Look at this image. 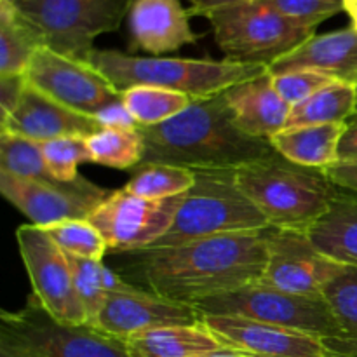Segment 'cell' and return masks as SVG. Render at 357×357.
<instances>
[{"label":"cell","mask_w":357,"mask_h":357,"mask_svg":"<svg viewBox=\"0 0 357 357\" xmlns=\"http://www.w3.org/2000/svg\"><path fill=\"white\" fill-rule=\"evenodd\" d=\"M0 171L30 180L58 181L45 164L40 145L9 132H0Z\"/></svg>","instance_id":"obj_29"},{"label":"cell","mask_w":357,"mask_h":357,"mask_svg":"<svg viewBox=\"0 0 357 357\" xmlns=\"http://www.w3.org/2000/svg\"><path fill=\"white\" fill-rule=\"evenodd\" d=\"M223 347L251 357H324V340L314 335L239 316H201Z\"/></svg>","instance_id":"obj_16"},{"label":"cell","mask_w":357,"mask_h":357,"mask_svg":"<svg viewBox=\"0 0 357 357\" xmlns=\"http://www.w3.org/2000/svg\"><path fill=\"white\" fill-rule=\"evenodd\" d=\"M324 173L337 187L357 195V160L354 162H337L324 169Z\"/></svg>","instance_id":"obj_38"},{"label":"cell","mask_w":357,"mask_h":357,"mask_svg":"<svg viewBox=\"0 0 357 357\" xmlns=\"http://www.w3.org/2000/svg\"><path fill=\"white\" fill-rule=\"evenodd\" d=\"M96 119L63 107L26 82L20 103L7 117H0V132L21 136L35 143L68 136H87L100 131Z\"/></svg>","instance_id":"obj_17"},{"label":"cell","mask_w":357,"mask_h":357,"mask_svg":"<svg viewBox=\"0 0 357 357\" xmlns=\"http://www.w3.org/2000/svg\"><path fill=\"white\" fill-rule=\"evenodd\" d=\"M345 122L286 128L271 139L279 155L298 166L328 169L338 162V143Z\"/></svg>","instance_id":"obj_22"},{"label":"cell","mask_w":357,"mask_h":357,"mask_svg":"<svg viewBox=\"0 0 357 357\" xmlns=\"http://www.w3.org/2000/svg\"><path fill=\"white\" fill-rule=\"evenodd\" d=\"M236 178L268 225L298 232H309L344 190L323 169L298 166L279 153L239 167Z\"/></svg>","instance_id":"obj_3"},{"label":"cell","mask_w":357,"mask_h":357,"mask_svg":"<svg viewBox=\"0 0 357 357\" xmlns=\"http://www.w3.org/2000/svg\"><path fill=\"white\" fill-rule=\"evenodd\" d=\"M44 230L65 253L73 257L103 260L105 255L108 253L103 236L89 220H66L45 227Z\"/></svg>","instance_id":"obj_30"},{"label":"cell","mask_w":357,"mask_h":357,"mask_svg":"<svg viewBox=\"0 0 357 357\" xmlns=\"http://www.w3.org/2000/svg\"><path fill=\"white\" fill-rule=\"evenodd\" d=\"M323 298L347 337L357 340V265H342L324 286Z\"/></svg>","instance_id":"obj_31"},{"label":"cell","mask_w":357,"mask_h":357,"mask_svg":"<svg viewBox=\"0 0 357 357\" xmlns=\"http://www.w3.org/2000/svg\"><path fill=\"white\" fill-rule=\"evenodd\" d=\"M298 68H312L337 80L357 86V30L354 26L312 35L291 52L268 66L272 75Z\"/></svg>","instance_id":"obj_20"},{"label":"cell","mask_w":357,"mask_h":357,"mask_svg":"<svg viewBox=\"0 0 357 357\" xmlns=\"http://www.w3.org/2000/svg\"><path fill=\"white\" fill-rule=\"evenodd\" d=\"M98 126L101 129H119V131H135L139 128L136 119L132 117L131 112L126 108L122 98L112 101V103L105 105L101 110L94 114Z\"/></svg>","instance_id":"obj_36"},{"label":"cell","mask_w":357,"mask_h":357,"mask_svg":"<svg viewBox=\"0 0 357 357\" xmlns=\"http://www.w3.org/2000/svg\"><path fill=\"white\" fill-rule=\"evenodd\" d=\"M307 236L326 257L357 265V195L342 190L330 211L310 227Z\"/></svg>","instance_id":"obj_23"},{"label":"cell","mask_w":357,"mask_h":357,"mask_svg":"<svg viewBox=\"0 0 357 357\" xmlns=\"http://www.w3.org/2000/svg\"><path fill=\"white\" fill-rule=\"evenodd\" d=\"M194 187L183 195L173 225L150 248L178 246L206 237L257 232L271 227L239 188L236 169H194Z\"/></svg>","instance_id":"obj_5"},{"label":"cell","mask_w":357,"mask_h":357,"mask_svg":"<svg viewBox=\"0 0 357 357\" xmlns=\"http://www.w3.org/2000/svg\"><path fill=\"white\" fill-rule=\"evenodd\" d=\"M24 79L38 93L89 117L121 98L110 80L89 61L59 54L49 47L35 52Z\"/></svg>","instance_id":"obj_12"},{"label":"cell","mask_w":357,"mask_h":357,"mask_svg":"<svg viewBox=\"0 0 357 357\" xmlns=\"http://www.w3.org/2000/svg\"><path fill=\"white\" fill-rule=\"evenodd\" d=\"M267 265L258 282L298 296H323V289L342 268L340 261L321 253L307 232L268 227Z\"/></svg>","instance_id":"obj_14"},{"label":"cell","mask_w":357,"mask_h":357,"mask_svg":"<svg viewBox=\"0 0 357 357\" xmlns=\"http://www.w3.org/2000/svg\"><path fill=\"white\" fill-rule=\"evenodd\" d=\"M349 16H351V20H352V26L357 30V9L351 10V13H349Z\"/></svg>","instance_id":"obj_44"},{"label":"cell","mask_w":357,"mask_h":357,"mask_svg":"<svg viewBox=\"0 0 357 357\" xmlns=\"http://www.w3.org/2000/svg\"><path fill=\"white\" fill-rule=\"evenodd\" d=\"M16 241L33 296L42 309L58 323L70 326L87 324L65 251L44 229L31 223L16 230Z\"/></svg>","instance_id":"obj_10"},{"label":"cell","mask_w":357,"mask_h":357,"mask_svg":"<svg viewBox=\"0 0 357 357\" xmlns=\"http://www.w3.org/2000/svg\"><path fill=\"white\" fill-rule=\"evenodd\" d=\"M324 345H326L324 357H357L356 338H333V340H324Z\"/></svg>","instance_id":"obj_41"},{"label":"cell","mask_w":357,"mask_h":357,"mask_svg":"<svg viewBox=\"0 0 357 357\" xmlns=\"http://www.w3.org/2000/svg\"><path fill=\"white\" fill-rule=\"evenodd\" d=\"M298 26L316 31L321 23L345 10V0H261Z\"/></svg>","instance_id":"obj_34"},{"label":"cell","mask_w":357,"mask_h":357,"mask_svg":"<svg viewBox=\"0 0 357 357\" xmlns=\"http://www.w3.org/2000/svg\"><path fill=\"white\" fill-rule=\"evenodd\" d=\"M44 47L87 61L100 35L117 31L132 0H13Z\"/></svg>","instance_id":"obj_7"},{"label":"cell","mask_w":357,"mask_h":357,"mask_svg":"<svg viewBox=\"0 0 357 357\" xmlns=\"http://www.w3.org/2000/svg\"><path fill=\"white\" fill-rule=\"evenodd\" d=\"M149 164L187 169H239L275 155L268 139L253 138L236 126L223 93L197 98L190 107L157 126H139Z\"/></svg>","instance_id":"obj_2"},{"label":"cell","mask_w":357,"mask_h":357,"mask_svg":"<svg viewBox=\"0 0 357 357\" xmlns=\"http://www.w3.org/2000/svg\"><path fill=\"white\" fill-rule=\"evenodd\" d=\"M357 9V0H345V13Z\"/></svg>","instance_id":"obj_43"},{"label":"cell","mask_w":357,"mask_h":357,"mask_svg":"<svg viewBox=\"0 0 357 357\" xmlns=\"http://www.w3.org/2000/svg\"><path fill=\"white\" fill-rule=\"evenodd\" d=\"M87 61L100 70L119 93L135 86H155L188 94L194 100L215 96L268 70L264 65L229 59L131 56L110 49H94Z\"/></svg>","instance_id":"obj_4"},{"label":"cell","mask_w":357,"mask_h":357,"mask_svg":"<svg viewBox=\"0 0 357 357\" xmlns=\"http://www.w3.org/2000/svg\"><path fill=\"white\" fill-rule=\"evenodd\" d=\"M201 316H239L314 335L323 340L349 338L323 296H298L261 282L195 303Z\"/></svg>","instance_id":"obj_9"},{"label":"cell","mask_w":357,"mask_h":357,"mask_svg":"<svg viewBox=\"0 0 357 357\" xmlns=\"http://www.w3.org/2000/svg\"><path fill=\"white\" fill-rule=\"evenodd\" d=\"M70 271H72L73 284H75L77 296H79L82 309L86 312L87 326L94 328L98 316L107 300V291L101 282V267L103 260H89V258L73 257L66 253Z\"/></svg>","instance_id":"obj_32"},{"label":"cell","mask_w":357,"mask_h":357,"mask_svg":"<svg viewBox=\"0 0 357 357\" xmlns=\"http://www.w3.org/2000/svg\"><path fill=\"white\" fill-rule=\"evenodd\" d=\"M26 87L24 75H0V114L7 117L20 103Z\"/></svg>","instance_id":"obj_37"},{"label":"cell","mask_w":357,"mask_h":357,"mask_svg":"<svg viewBox=\"0 0 357 357\" xmlns=\"http://www.w3.org/2000/svg\"><path fill=\"white\" fill-rule=\"evenodd\" d=\"M201 357H251L244 352L236 351V349H230V347H222V349H216V351L208 352V354H202Z\"/></svg>","instance_id":"obj_42"},{"label":"cell","mask_w":357,"mask_h":357,"mask_svg":"<svg viewBox=\"0 0 357 357\" xmlns=\"http://www.w3.org/2000/svg\"><path fill=\"white\" fill-rule=\"evenodd\" d=\"M357 160V112L345 122L344 135L338 143V162Z\"/></svg>","instance_id":"obj_39"},{"label":"cell","mask_w":357,"mask_h":357,"mask_svg":"<svg viewBox=\"0 0 357 357\" xmlns=\"http://www.w3.org/2000/svg\"><path fill=\"white\" fill-rule=\"evenodd\" d=\"M265 230L121 253L119 274L164 298L195 305L260 281L267 265Z\"/></svg>","instance_id":"obj_1"},{"label":"cell","mask_w":357,"mask_h":357,"mask_svg":"<svg viewBox=\"0 0 357 357\" xmlns=\"http://www.w3.org/2000/svg\"><path fill=\"white\" fill-rule=\"evenodd\" d=\"M183 195L152 201L126 190H112L87 220L103 236L112 253L145 250L153 246L173 225Z\"/></svg>","instance_id":"obj_11"},{"label":"cell","mask_w":357,"mask_h":357,"mask_svg":"<svg viewBox=\"0 0 357 357\" xmlns=\"http://www.w3.org/2000/svg\"><path fill=\"white\" fill-rule=\"evenodd\" d=\"M194 183V169L166 166V164H149V166L136 167L131 180L124 185L122 190L143 199L160 201V199L187 194Z\"/></svg>","instance_id":"obj_28"},{"label":"cell","mask_w":357,"mask_h":357,"mask_svg":"<svg viewBox=\"0 0 357 357\" xmlns=\"http://www.w3.org/2000/svg\"><path fill=\"white\" fill-rule=\"evenodd\" d=\"M206 20L225 59L267 68L316 35L286 20L261 0L215 10Z\"/></svg>","instance_id":"obj_8"},{"label":"cell","mask_w":357,"mask_h":357,"mask_svg":"<svg viewBox=\"0 0 357 357\" xmlns=\"http://www.w3.org/2000/svg\"><path fill=\"white\" fill-rule=\"evenodd\" d=\"M87 149L91 162L121 171H135L142 164L145 143L138 129L119 131V129H100L87 136Z\"/></svg>","instance_id":"obj_27"},{"label":"cell","mask_w":357,"mask_h":357,"mask_svg":"<svg viewBox=\"0 0 357 357\" xmlns=\"http://www.w3.org/2000/svg\"><path fill=\"white\" fill-rule=\"evenodd\" d=\"M122 342L131 357H201L223 347L202 321L183 326L153 328Z\"/></svg>","instance_id":"obj_21"},{"label":"cell","mask_w":357,"mask_h":357,"mask_svg":"<svg viewBox=\"0 0 357 357\" xmlns=\"http://www.w3.org/2000/svg\"><path fill=\"white\" fill-rule=\"evenodd\" d=\"M128 20L131 51L160 56L199 40L181 0H132Z\"/></svg>","instance_id":"obj_18"},{"label":"cell","mask_w":357,"mask_h":357,"mask_svg":"<svg viewBox=\"0 0 357 357\" xmlns=\"http://www.w3.org/2000/svg\"><path fill=\"white\" fill-rule=\"evenodd\" d=\"M190 16H208L215 10L229 9V7L244 6V3L258 2V0H187Z\"/></svg>","instance_id":"obj_40"},{"label":"cell","mask_w":357,"mask_h":357,"mask_svg":"<svg viewBox=\"0 0 357 357\" xmlns=\"http://www.w3.org/2000/svg\"><path fill=\"white\" fill-rule=\"evenodd\" d=\"M201 321V312L190 303L174 302L145 288L129 293H108L94 328L124 340L153 328L183 326Z\"/></svg>","instance_id":"obj_15"},{"label":"cell","mask_w":357,"mask_h":357,"mask_svg":"<svg viewBox=\"0 0 357 357\" xmlns=\"http://www.w3.org/2000/svg\"><path fill=\"white\" fill-rule=\"evenodd\" d=\"M237 128L248 136L271 142L286 129L291 105L282 100L272 73L264 72L223 91Z\"/></svg>","instance_id":"obj_19"},{"label":"cell","mask_w":357,"mask_h":357,"mask_svg":"<svg viewBox=\"0 0 357 357\" xmlns=\"http://www.w3.org/2000/svg\"><path fill=\"white\" fill-rule=\"evenodd\" d=\"M357 112V86L335 80L302 103L291 107L286 128L347 122Z\"/></svg>","instance_id":"obj_25"},{"label":"cell","mask_w":357,"mask_h":357,"mask_svg":"<svg viewBox=\"0 0 357 357\" xmlns=\"http://www.w3.org/2000/svg\"><path fill=\"white\" fill-rule=\"evenodd\" d=\"M0 357H131L103 331L58 323L33 295L20 310L0 314Z\"/></svg>","instance_id":"obj_6"},{"label":"cell","mask_w":357,"mask_h":357,"mask_svg":"<svg viewBox=\"0 0 357 357\" xmlns=\"http://www.w3.org/2000/svg\"><path fill=\"white\" fill-rule=\"evenodd\" d=\"M38 145L44 153L49 171L61 183L75 181L80 176L77 166L80 162H91V153L84 136H68Z\"/></svg>","instance_id":"obj_33"},{"label":"cell","mask_w":357,"mask_h":357,"mask_svg":"<svg viewBox=\"0 0 357 357\" xmlns=\"http://www.w3.org/2000/svg\"><path fill=\"white\" fill-rule=\"evenodd\" d=\"M40 47L44 44L13 0H0V75H24Z\"/></svg>","instance_id":"obj_24"},{"label":"cell","mask_w":357,"mask_h":357,"mask_svg":"<svg viewBox=\"0 0 357 357\" xmlns=\"http://www.w3.org/2000/svg\"><path fill=\"white\" fill-rule=\"evenodd\" d=\"M0 192L31 225L40 229L66 220H87L112 194V190L98 187L84 176L61 183L30 180L3 171H0Z\"/></svg>","instance_id":"obj_13"},{"label":"cell","mask_w":357,"mask_h":357,"mask_svg":"<svg viewBox=\"0 0 357 357\" xmlns=\"http://www.w3.org/2000/svg\"><path fill=\"white\" fill-rule=\"evenodd\" d=\"M121 98L139 126L162 124L187 110L194 101L188 94L155 86L129 87L122 91Z\"/></svg>","instance_id":"obj_26"},{"label":"cell","mask_w":357,"mask_h":357,"mask_svg":"<svg viewBox=\"0 0 357 357\" xmlns=\"http://www.w3.org/2000/svg\"><path fill=\"white\" fill-rule=\"evenodd\" d=\"M272 77H274V86L278 93L291 107L302 103V101L316 94L319 89L326 87L328 84L337 80L333 77L326 75V73L317 72V70L312 68L289 70V72H282Z\"/></svg>","instance_id":"obj_35"}]
</instances>
